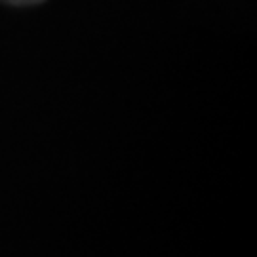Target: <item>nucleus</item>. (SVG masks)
Returning a JSON list of instances; mask_svg holds the SVG:
<instances>
[]
</instances>
